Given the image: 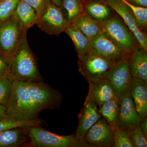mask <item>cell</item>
Returning <instances> with one entry per match:
<instances>
[{
	"instance_id": "277c9868",
	"label": "cell",
	"mask_w": 147,
	"mask_h": 147,
	"mask_svg": "<svg viewBox=\"0 0 147 147\" xmlns=\"http://www.w3.org/2000/svg\"><path fill=\"white\" fill-rule=\"evenodd\" d=\"M25 83L34 108L38 114L44 110L59 108L62 96L58 91L43 82Z\"/></svg>"
},
{
	"instance_id": "2e32d148",
	"label": "cell",
	"mask_w": 147,
	"mask_h": 147,
	"mask_svg": "<svg viewBox=\"0 0 147 147\" xmlns=\"http://www.w3.org/2000/svg\"><path fill=\"white\" fill-rule=\"evenodd\" d=\"M128 63L132 77L147 83V51L135 46L129 55Z\"/></svg>"
},
{
	"instance_id": "4dcf8cb0",
	"label": "cell",
	"mask_w": 147,
	"mask_h": 147,
	"mask_svg": "<svg viewBox=\"0 0 147 147\" xmlns=\"http://www.w3.org/2000/svg\"><path fill=\"white\" fill-rule=\"evenodd\" d=\"M35 10L38 17L42 15L50 4L51 0H22Z\"/></svg>"
},
{
	"instance_id": "d6a6232c",
	"label": "cell",
	"mask_w": 147,
	"mask_h": 147,
	"mask_svg": "<svg viewBox=\"0 0 147 147\" xmlns=\"http://www.w3.org/2000/svg\"><path fill=\"white\" fill-rule=\"evenodd\" d=\"M141 129L144 134L145 137L147 138V117H145L142 120L140 123Z\"/></svg>"
},
{
	"instance_id": "8992f818",
	"label": "cell",
	"mask_w": 147,
	"mask_h": 147,
	"mask_svg": "<svg viewBox=\"0 0 147 147\" xmlns=\"http://www.w3.org/2000/svg\"><path fill=\"white\" fill-rule=\"evenodd\" d=\"M128 56L113 64L107 77L119 99L130 92L132 77L129 65Z\"/></svg>"
},
{
	"instance_id": "f546056e",
	"label": "cell",
	"mask_w": 147,
	"mask_h": 147,
	"mask_svg": "<svg viewBox=\"0 0 147 147\" xmlns=\"http://www.w3.org/2000/svg\"><path fill=\"white\" fill-rule=\"evenodd\" d=\"M128 134L133 147H147V138L141 129L140 124L130 131Z\"/></svg>"
},
{
	"instance_id": "f1b7e54d",
	"label": "cell",
	"mask_w": 147,
	"mask_h": 147,
	"mask_svg": "<svg viewBox=\"0 0 147 147\" xmlns=\"http://www.w3.org/2000/svg\"><path fill=\"white\" fill-rule=\"evenodd\" d=\"M110 125L114 134L115 147H133L129 140L128 133L114 125Z\"/></svg>"
},
{
	"instance_id": "8d00e7d4",
	"label": "cell",
	"mask_w": 147,
	"mask_h": 147,
	"mask_svg": "<svg viewBox=\"0 0 147 147\" xmlns=\"http://www.w3.org/2000/svg\"></svg>"
},
{
	"instance_id": "836d02e7",
	"label": "cell",
	"mask_w": 147,
	"mask_h": 147,
	"mask_svg": "<svg viewBox=\"0 0 147 147\" xmlns=\"http://www.w3.org/2000/svg\"><path fill=\"white\" fill-rule=\"evenodd\" d=\"M128 2L134 5L147 7V0H127Z\"/></svg>"
},
{
	"instance_id": "83f0119b",
	"label": "cell",
	"mask_w": 147,
	"mask_h": 147,
	"mask_svg": "<svg viewBox=\"0 0 147 147\" xmlns=\"http://www.w3.org/2000/svg\"><path fill=\"white\" fill-rule=\"evenodd\" d=\"M20 0H0V26L13 15Z\"/></svg>"
},
{
	"instance_id": "1f68e13d",
	"label": "cell",
	"mask_w": 147,
	"mask_h": 147,
	"mask_svg": "<svg viewBox=\"0 0 147 147\" xmlns=\"http://www.w3.org/2000/svg\"><path fill=\"white\" fill-rule=\"evenodd\" d=\"M11 63V57L0 50V76L9 77Z\"/></svg>"
},
{
	"instance_id": "e575fe53",
	"label": "cell",
	"mask_w": 147,
	"mask_h": 147,
	"mask_svg": "<svg viewBox=\"0 0 147 147\" xmlns=\"http://www.w3.org/2000/svg\"><path fill=\"white\" fill-rule=\"evenodd\" d=\"M6 115V107L0 104V121L4 118Z\"/></svg>"
},
{
	"instance_id": "4316f807",
	"label": "cell",
	"mask_w": 147,
	"mask_h": 147,
	"mask_svg": "<svg viewBox=\"0 0 147 147\" xmlns=\"http://www.w3.org/2000/svg\"><path fill=\"white\" fill-rule=\"evenodd\" d=\"M12 81L7 76H0V104L6 107L11 96Z\"/></svg>"
},
{
	"instance_id": "4fadbf2b",
	"label": "cell",
	"mask_w": 147,
	"mask_h": 147,
	"mask_svg": "<svg viewBox=\"0 0 147 147\" xmlns=\"http://www.w3.org/2000/svg\"><path fill=\"white\" fill-rule=\"evenodd\" d=\"M119 100L118 127L129 134L140 124L141 119L135 109L130 92Z\"/></svg>"
},
{
	"instance_id": "3957f363",
	"label": "cell",
	"mask_w": 147,
	"mask_h": 147,
	"mask_svg": "<svg viewBox=\"0 0 147 147\" xmlns=\"http://www.w3.org/2000/svg\"><path fill=\"white\" fill-rule=\"evenodd\" d=\"M30 147H92L86 142L77 140L74 134L63 136L52 133L38 126L26 127Z\"/></svg>"
},
{
	"instance_id": "d590c367",
	"label": "cell",
	"mask_w": 147,
	"mask_h": 147,
	"mask_svg": "<svg viewBox=\"0 0 147 147\" xmlns=\"http://www.w3.org/2000/svg\"><path fill=\"white\" fill-rule=\"evenodd\" d=\"M63 0H51V2L55 5L60 7Z\"/></svg>"
},
{
	"instance_id": "52a82bcc",
	"label": "cell",
	"mask_w": 147,
	"mask_h": 147,
	"mask_svg": "<svg viewBox=\"0 0 147 147\" xmlns=\"http://www.w3.org/2000/svg\"><path fill=\"white\" fill-rule=\"evenodd\" d=\"M102 33L107 35L129 54L136 46L132 34L117 16L100 23Z\"/></svg>"
},
{
	"instance_id": "d6986e66",
	"label": "cell",
	"mask_w": 147,
	"mask_h": 147,
	"mask_svg": "<svg viewBox=\"0 0 147 147\" xmlns=\"http://www.w3.org/2000/svg\"><path fill=\"white\" fill-rule=\"evenodd\" d=\"M28 141L26 127L9 129L0 132V147L25 146Z\"/></svg>"
},
{
	"instance_id": "d4e9b609",
	"label": "cell",
	"mask_w": 147,
	"mask_h": 147,
	"mask_svg": "<svg viewBox=\"0 0 147 147\" xmlns=\"http://www.w3.org/2000/svg\"><path fill=\"white\" fill-rule=\"evenodd\" d=\"M42 122V120L38 118L28 121H20L16 120L12 116L7 114L5 117L0 121V132L15 127L38 126Z\"/></svg>"
},
{
	"instance_id": "5bb4252c",
	"label": "cell",
	"mask_w": 147,
	"mask_h": 147,
	"mask_svg": "<svg viewBox=\"0 0 147 147\" xmlns=\"http://www.w3.org/2000/svg\"><path fill=\"white\" fill-rule=\"evenodd\" d=\"M100 117L97 105L94 102L91 100L85 102L78 115L79 123L74 134L76 139L81 142H86L85 137L87 132Z\"/></svg>"
},
{
	"instance_id": "cb8c5ba5",
	"label": "cell",
	"mask_w": 147,
	"mask_h": 147,
	"mask_svg": "<svg viewBox=\"0 0 147 147\" xmlns=\"http://www.w3.org/2000/svg\"><path fill=\"white\" fill-rule=\"evenodd\" d=\"M119 108L120 100L116 96L99 106V113L109 124L118 127Z\"/></svg>"
},
{
	"instance_id": "484cf974",
	"label": "cell",
	"mask_w": 147,
	"mask_h": 147,
	"mask_svg": "<svg viewBox=\"0 0 147 147\" xmlns=\"http://www.w3.org/2000/svg\"><path fill=\"white\" fill-rule=\"evenodd\" d=\"M128 7L134 16L137 26L142 31L146 29L147 25V7L134 5L127 0H121Z\"/></svg>"
},
{
	"instance_id": "5b68a950",
	"label": "cell",
	"mask_w": 147,
	"mask_h": 147,
	"mask_svg": "<svg viewBox=\"0 0 147 147\" xmlns=\"http://www.w3.org/2000/svg\"><path fill=\"white\" fill-rule=\"evenodd\" d=\"M113 63L92 50L78 61L79 72L88 82L107 78Z\"/></svg>"
},
{
	"instance_id": "ac0fdd59",
	"label": "cell",
	"mask_w": 147,
	"mask_h": 147,
	"mask_svg": "<svg viewBox=\"0 0 147 147\" xmlns=\"http://www.w3.org/2000/svg\"><path fill=\"white\" fill-rule=\"evenodd\" d=\"M12 16L24 31L36 25L38 18L35 10L22 0L17 3Z\"/></svg>"
},
{
	"instance_id": "7402d4cb",
	"label": "cell",
	"mask_w": 147,
	"mask_h": 147,
	"mask_svg": "<svg viewBox=\"0 0 147 147\" xmlns=\"http://www.w3.org/2000/svg\"><path fill=\"white\" fill-rule=\"evenodd\" d=\"M65 32L71 38L74 44L79 60L83 59L91 50L89 40L71 24L69 25Z\"/></svg>"
},
{
	"instance_id": "e0dca14e",
	"label": "cell",
	"mask_w": 147,
	"mask_h": 147,
	"mask_svg": "<svg viewBox=\"0 0 147 147\" xmlns=\"http://www.w3.org/2000/svg\"><path fill=\"white\" fill-rule=\"evenodd\" d=\"M130 93L142 121L147 115V83L132 77Z\"/></svg>"
},
{
	"instance_id": "ba28073f",
	"label": "cell",
	"mask_w": 147,
	"mask_h": 147,
	"mask_svg": "<svg viewBox=\"0 0 147 147\" xmlns=\"http://www.w3.org/2000/svg\"><path fill=\"white\" fill-rule=\"evenodd\" d=\"M36 25L47 34L59 36L65 32L69 24L60 7L51 3L45 12L38 17Z\"/></svg>"
},
{
	"instance_id": "9c48e42d",
	"label": "cell",
	"mask_w": 147,
	"mask_h": 147,
	"mask_svg": "<svg viewBox=\"0 0 147 147\" xmlns=\"http://www.w3.org/2000/svg\"><path fill=\"white\" fill-rule=\"evenodd\" d=\"M23 31L13 16L0 26V50L10 57L16 52Z\"/></svg>"
},
{
	"instance_id": "30bf717a",
	"label": "cell",
	"mask_w": 147,
	"mask_h": 147,
	"mask_svg": "<svg viewBox=\"0 0 147 147\" xmlns=\"http://www.w3.org/2000/svg\"><path fill=\"white\" fill-rule=\"evenodd\" d=\"M91 50L113 63L120 61L129 54L110 37L102 33L90 40Z\"/></svg>"
},
{
	"instance_id": "603a6c76",
	"label": "cell",
	"mask_w": 147,
	"mask_h": 147,
	"mask_svg": "<svg viewBox=\"0 0 147 147\" xmlns=\"http://www.w3.org/2000/svg\"><path fill=\"white\" fill-rule=\"evenodd\" d=\"M64 17L68 24L85 12L84 0H63L60 7Z\"/></svg>"
},
{
	"instance_id": "ffe728a7",
	"label": "cell",
	"mask_w": 147,
	"mask_h": 147,
	"mask_svg": "<svg viewBox=\"0 0 147 147\" xmlns=\"http://www.w3.org/2000/svg\"><path fill=\"white\" fill-rule=\"evenodd\" d=\"M71 25L86 36L90 40L102 33L100 23L92 18L86 12L77 17Z\"/></svg>"
},
{
	"instance_id": "7c38bea8",
	"label": "cell",
	"mask_w": 147,
	"mask_h": 147,
	"mask_svg": "<svg viewBox=\"0 0 147 147\" xmlns=\"http://www.w3.org/2000/svg\"><path fill=\"white\" fill-rule=\"evenodd\" d=\"M85 140L92 147H115L113 129L105 119H100L86 134Z\"/></svg>"
},
{
	"instance_id": "6da1fadb",
	"label": "cell",
	"mask_w": 147,
	"mask_h": 147,
	"mask_svg": "<svg viewBox=\"0 0 147 147\" xmlns=\"http://www.w3.org/2000/svg\"><path fill=\"white\" fill-rule=\"evenodd\" d=\"M27 32L23 31L18 49L11 57L9 77L12 81L42 82L34 55L29 47Z\"/></svg>"
},
{
	"instance_id": "44dd1931",
	"label": "cell",
	"mask_w": 147,
	"mask_h": 147,
	"mask_svg": "<svg viewBox=\"0 0 147 147\" xmlns=\"http://www.w3.org/2000/svg\"><path fill=\"white\" fill-rule=\"evenodd\" d=\"M85 12L90 17L103 23L113 17L111 9L106 3L98 1H90L84 4Z\"/></svg>"
},
{
	"instance_id": "8fae6325",
	"label": "cell",
	"mask_w": 147,
	"mask_h": 147,
	"mask_svg": "<svg viewBox=\"0 0 147 147\" xmlns=\"http://www.w3.org/2000/svg\"><path fill=\"white\" fill-rule=\"evenodd\" d=\"M110 8L122 18L127 28L133 34L139 46L147 51L146 34L142 31L136 24L132 12L128 7L121 0H105Z\"/></svg>"
},
{
	"instance_id": "9a60e30c",
	"label": "cell",
	"mask_w": 147,
	"mask_h": 147,
	"mask_svg": "<svg viewBox=\"0 0 147 147\" xmlns=\"http://www.w3.org/2000/svg\"><path fill=\"white\" fill-rule=\"evenodd\" d=\"M88 83L89 85L88 93L85 102L91 100L99 106L116 97L112 84L107 78Z\"/></svg>"
},
{
	"instance_id": "7a4b0ae2",
	"label": "cell",
	"mask_w": 147,
	"mask_h": 147,
	"mask_svg": "<svg viewBox=\"0 0 147 147\" xmlns=\"http://www.w3.org/2000/svg\"><path fill=\"white\" fill-rule=\"evenodd\" d=\"M6 114L20 121L38 118L37 112L25 82L12 81L11 96L6 107Z\"/></svg>"
}]
</instances>
